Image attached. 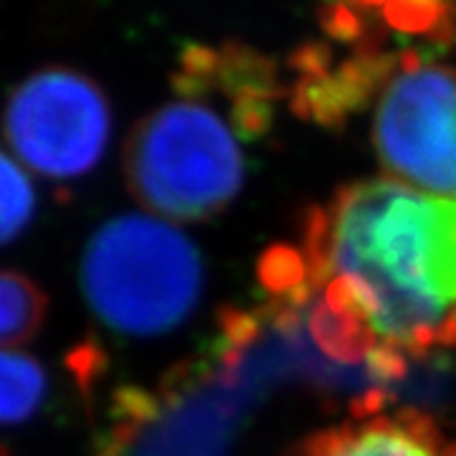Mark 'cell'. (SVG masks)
Returning <instances> with one entry per match:
<instances>
[{"mask_svg": "<svg viewBox=\"0 0 456 456\" xmlns=\"http://www.w3.org/2000/svg\"><path fill=\"white\" fill-rule=\"evenodd\" d=\"M49 395L46 368L26 353H0V426L23 424L38 413Z\"/></svg>", "mask_w": 456, "mask_h": 456, "instance_id": "8", "label": "cell"}, {"mask_svg": "<svg viewBox=\"0 0 456 456\" xmlns=\"http://www.w3.org/2000/svg\"><path fill=\"white\" fill-rule=\"evenodd\" d=\"M49 317L46 289L18 269H0V353L31 342Z\"/></svg>", "mask_w": 456, "mask_h": 456, "instance_id": "7", "label": "cell"}, {"mask_svg": "<svg viewBox=\"0 0 456 456\" xmlns=\"http://www.w3.org/2000/svg\"><path fill=\"white\" fill-rule=\"evenodd\" d=\"M36 216V188L26 170L0 152V246L18 239Z\"/></svg>", "mask_w": 456, "mask_h": 456, "instance_id": "9", "label": "cell"}, {"mask_svg": "<svg viewBox=\"0 0 456 456\" xmlns=\"http://www.w3.org/2000/svg\"><path fill=\"white\" fill-rule=\"evenodd\" d=\"M3 137L28 170L49 180L89 175L112 137V107L92 77L44 66L5 99Z\"/></svg>", "mask_w": 456, "mask_h": 456, "instance_id": "4", "label": "cell"}, {"mask_svg": "<svg viewBox=\"0 0 456 456\" xmlns=\"http://www.w3.org/2000/svg\"><path fill=\"white\" fill-rule=\"evenodd\" d=\"M378 92L375 155L388 178L456 200V69L403 56Z\"/></svg>", "mask_w": 456, "mask_h": 456, "instance_id": "5", "label": "cell"}, {"mask_svg": "<svg viewBox=\"0 0 456 456\" xmlns=\"http://www.w3.org/2000/svg\"><path fill=\"white\" fill-rule=\"evenodd\" d=\"M246 178L241 132L198 97L142 117L125 145V183L147 211L170 221L224 213Z\"/></svg>", "mask_w": 456, "mask_h": 456, "instance_id": "3", "label": "cell"}, {"mask_svg": "<svg viewBox=\"0 0 456 456\" xmlns=\"http://www.w3.org/2000/svg\"><path fill=\"white\" fill-rule=\"evenodd\" d=\"M289 456H456V439L416 408L362 403L353 419L312 434Z\"/></svg>", "mask_w": 456, "mask_h": 456, "instance_id": "6", "label": "cell"}, {"mask_svg": "<svg viewBox=\"0 0 456 456\" xmlns=\"http://www.w3.org/2000/svg\"><path fill=\"white\" fill-rule=\"evenodd\" d=\"M203 281L198 246L152 216H114L84 246V299L119 335L155 338L180 327L198 307Z\"/></svg>", "mask_w": 456, "mask_h": 456, "instance_id": "2", "label": "cell"}, {"mask_svg": "<svg viewBox=\"0 0 456 456\" xmlns=\"http://www.w3.org/2000/svg\"><path fill=\"white\" fill-rule=\"evenodd\" d=\"M284 305L312 302L330 358L401 375L406 358L456 347V200L393 178L342 185L305 216L302 244L261 261Z\"/></svg>", "mask_w": 456, "mask_h": 456, "instance_id": "1", "label": "cell"}]
</instances>
